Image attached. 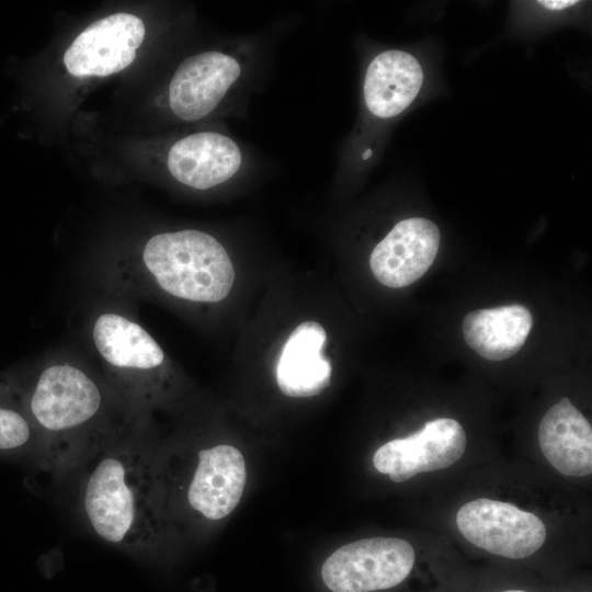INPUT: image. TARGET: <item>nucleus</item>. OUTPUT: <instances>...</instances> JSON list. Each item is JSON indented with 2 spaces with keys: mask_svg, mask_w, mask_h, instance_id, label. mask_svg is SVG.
I'll return each mask as SVG.
<instances>
[{
  "mask_svg": "<svg viewBox=\"0 0 592 592\" xmlns=\"http://www.w3.org/2000/svg\"><path fill=\"white\" fill-rule=\"evenodd\" d=\"M81 509L103 540L127 550L148 547L160 530L159 471L138 443L114 435L89 459Z\"/></svg>",
  "mask_w": 592,
  "mask_h": 592,
  "instance_id": "1",
  "label": "nucleus"
},
{
  "mask_svg": "<svg viewBox=\"0 0 592 592\" xmlns=\"http://www.w3.org/2000/svg\"><path fill=\"white\" fill-rule=\"evenodd\" d=\"M440 247L437 226L421 217L399 221L374 248L369 266L388 287L408 286L430 269Z\"/></svg>",
  "mask_w": 592,
  "mask_h": 592,
  "instance_id": "10",
  "label": "nucleus"
},
{
  "mask_svg": "<svg viewBox=\"0 0 592 592\" xmlns=\"http://www.w3.org/2000/svg\"><path fill=\"white\" fill-rule=\"evenodd\" d=\"M37 445L24 403H12L0 394V453L18 454Z\"/></svg>",
  "mask_w": 592,
  "mask_h": 592,
  "instance_id": "17",
  "label": "nucleus"
},
{
  "mask_svg": "<svg viewBox=\"0 0 592 592\" xmlns=\"http://www.w3.org/2000/svg\"><path fill=\"white\" fill-rule=\"evenodd\" d=\"M145 38L143 21L130 13H114L84 29L64 55L75 77H106L128 67Z\"/></svg>",
  "mask_w": 592,
  "mask_h": 592,
  "instance_id": "8",
  "label": "nucleus"
},
{
  "mask_svg": "<svg viewBox=\"0 0 592 592\" xmlns=\"http://www.w3.org/2000/svg\"><path fill=\"white\" fill-rule=\"evenodd\" d=\"M44 463L65 470L112 439L105 425L110 394L92 374L69 361L47 364L22 397Z\"/></svg>",
  "mask_w": 592,
  "mask_h": 592,
  "instance_id": "2",
  "label": "nucleus"
},
{
  "mask_svg": "<svg viewBox=\"0 0 592 592\" xmlns=\"http://www.w3.org/2000/svg\"><path fill=\"white\" fill-rule=\"evenodd\" d=\"M422 81L421 66L412 55L385 50L367 67L363 87L366 106L379 118L397 116L415 99Z\"/></svg>",
  "mask_w": 592,
  "mask_h": 592,
  "instance_id": "15",
  "label": "nucleus"
},
{
  "mask_svg": "<svg viewBox=\"0 0 592 592\" xmlns=\"http://www.w3.org/2000/svg\"><path fill=\"white\" fill-rule=\"evenodd\" d=\"M242 161V151L232 138L217 132H200L172 145L167 167L180 183L207 190L235 177Z\"/></svg>",
  "mask_w": 592,
  "mask_h": 592,
  "instance_id": "12",
  "label": "nucleus"
},
{
  "mask_svg": "<svg viewBox=\"0 0 592 592\" xmlns=\"http://www.w3.org/2000/svg\"><path fill=\"white\" fill-rule=\"evenodd\" d=\"M326 340V330L317 321L294 329L276 364V382L284 395L312 397L329 386L332 367L322 354Z\"/></svg>",
  "mask_w": 592,
  "mask_h": 592,
  "instance_id": "14",
  "label": "nucleus"
},
{
  "mask_svg": "<svg viewBox=\"0 0 592 592\" xmlns=\"http://www.w3.org/2000/svg\"><path fill=\"white\" fill-rule=\"evenodd\" d=\"M114 283L123 292L143 281L175 298L191 303H218L227 297L235 281L231 259L212 235L184 229L153 235L139 260L113 269Z\"/></svg>",
  "mask_w": 592,
  "mask_h": 592,
  "instance_id": "3",
  "label": "nucleus"
},
{
  "mask_svg": "<svg viewBox=\"0 0 592 592\" xmlns=\"http://www.w3.org/2000/svg\"><path fill=\"white\" fill-rule=\"evenodd\" d=\"M90 339L107 385L119 400L136 409L150 401L153 375L166 360L153 337L129 316L104 310L93 319Z\"/></svg>",
  "mask_w": 592,
  "mask_h": 592,
  "instance_id": "4",
  "label": "nucleus"
},
{
  "mask_svg": "<svg viewBox=\"0 0 592 592\" xmlns=\"http://www.w3.org/2000/svg\"><path fill=\"white\" fill-rule=\"evenodd\" d=\"M538 442L549 464L566 476L592 473V429L587 418L562 398L540 420Z\"/></svg>",
  "mask_w": 592,
  "mask_h": 592,
  "instance_id": "13",
  "label": "nucleus"
},
{
  "mask_svg": "<svg viewBox=\"0 0 592 592\" xmlns=\"http://www.w3.org/2000/svg\"><path fill=\"white\" fill-rule=\"evenodd\" d=\"M246 464L239 449L221 444L197 454L186 500L202 516L217 521L238 505L246 485Z\"/></svg>",
  "mask_w": 592,
  "mask_h": 592,
  "instance_id": "11",
  "label": "nucleus"
},
{
  "mask_svg": "<svg viewBox=\"0 0 592 592\" xmlns=\"http://www.w3.org/2000/svg\"><path fill=\"white\" fill-rule=\"evenodd\" d=\"M466 434L460 423L451 418L428 421L403 439L391 440L374 454V467L390 480L402 482L418 474L445 469L465 453Z\"/></svg>",
  "mask_w": 592,
  "mask_h": 592,
  "instance_id": "7",
  "label": "nucleus"
},
{
  "mask_svg": "<svg viewBox=\"0 0 592 592\" xmlns=\"http://www.w3.org/2000/svg\"><path fill=\"white\" fill-rule=\"evenodd\" d=\"M532 327L531 311L514 304L470 311L464 318L463 334L480 356L500 361L521 350Z\"/></svg>",
  "mask_w": 592,
  "mask_h": 592,
  "instance_id": "16",
  "label": "nucleus"
},
{
  "mask_svg": "<svg viewBox=\"0 0 592 592\" xmlns=\"http://www.w3.org/2000/svg\"><path fill=\"white\" fill-rule=\"evenodd\" d=\"M503 592H526V591H522V590H506V591H503Z\"/></svg>",
  "mask_w": 592,
  "mask_h": 592,
  "instance_id": "19",
  "label": "nucleus"
},
{
  "mask_svg": "<svg viewBox=\"0 0 592 592\" xmlns=\"http://www.w3.org/2000/svg\"><path fill=\"white\" fill-rule=\"evenodd\" d=\"M538 3L543 4L545 8L547 9H550V10H561V9H566L570 5H573L576 3H578L577 0H545V1H539Z\"/></svg>",
  "mask_w": 592,
  "mask_h": 592,
  "instance_id": "18",
  "label": "nucleus"
},
{
  "mask_svg": "<svg viewBox=\"0 0 592 592\" xmlns=\"http://www.w3.org/2000/svg\"><path fill=\"white\" fill-rule=\"evenodd\" d=\"M456 525L473 545L509 559L530 557L546 539V527L537 515L487 498L465 503L456 514Z\"/></svg>",
  "mask_w": 592,
  "mask_h": 592,
  "instance_id": "6",
  "label": "nucleus"
},
{
  "mask_svg": "<svg viewBox=\"0 0 592 592\" xmlns=\"http://www.w3.org/2000/svg\"><path fill=\"white\" fill-rule=\"evenodd\" d=\"M414 559V549L405 539H360L343 545L325 560L321 579L331 592L388 590L408 578Z\"/></svg>",
  "mask_w": 592,
  "mask_h": 592,
  "instance_id": "5",
  "label": "nucleus"
},
{
  "mask_svg": "<svg viewBox=\"0 0 592 592\" xmlns=\"http://www.w3.org/2000/svg\"><path fill=\"white\" fill-rule=\"evenodd\" d=\"M239 60L208 50L185 58L169 84V106L183 121H197L213 112L241 76Z\"/></svg>",
  "mask_w": 592,
  "mask_h": 592,
  "instance_id": "9",
  "label": "nucleus"
}]
</instances>
